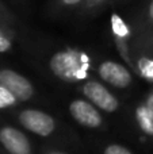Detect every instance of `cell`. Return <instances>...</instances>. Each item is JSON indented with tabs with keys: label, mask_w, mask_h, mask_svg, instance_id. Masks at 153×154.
I'll return each instance as SVG.
<instances>
[{
	"label": "cell",
	"mask_w": 153,
	"mask_h": 154,
	"mask_svg": "<svg viewBox=\"0 0 153 154\" xmlns=\"http://www.w3.org/2000/svg\"><path fill=\"white\" fill-rule=\"evenodd\" d=\"M140 70L145 77L153 79V61L152 60H141L140 61Z\"/></svg>",
	"instance_id": "7c38bea8"
},
{
	"label": "cell",
	"mask_w": 153,
	"mask_h": 154,
	"mask_svg": "<svg viewBox=\"0 0 153 154\" xmlns=\"http://www.w3.org/2000/svg\"><path fill=\"white\" fill-rule=\"evenodd\" d=\"M43 154H68V153L61 152V150H46Z\"/></svg>",
	"instance_id": "9a60e30c"
},
{
	"label": "cell",
	"mask_w": 153,
	"mask_h": 154,
	"mask_svg": "<svg viewBox=\"0 0 153 154\" xmlns=\"http://www.w3.org/2000/svg\"><path fill=\"white\" fill-rule=\"evenodd\" d=\"M111 29L113 32L117 35L118 38H125L129 35V27L126 26V23L123 22V19L121 16H118L117 14H114L111 16Z\"/></svg>",
	"instance_id": "9c48e42d"
},
{
	"label": "cell",
	"mask_w": 153,
	"mask_h": 154,
	"mask_svg": "<svg viewBox=\"0 0 153 154\" xmlns=\"http://www.w3.org/2000/svg\"><path fill=\"white\" fill-rule=\"evenodd\" d=\"M149 16H151V19H153V0H152L151 5H149Z\"/></svg>",
	"instance_id": "2e32d148"
},
{
	"label": "cell",
	"mask_w": 153,
	"mask_h": 154,
	"mask_svg": "<svg viewBox=\"0 0 153 154\" xmlns=\"http://www.w3.org/2000/svg\"><path fill=\"white\" fill-rule=\"evenodd\" d=\"M0 85L4 87L16 100L26 101L34 93L33 85L26 77L10 69L0 70Z\"/></svg>",
	"instance_id": "277c9868"
},
{
	"label": "cell",
	"mask_w": 153,
	"mask_h": 154,
	"mask_svg": "<svg viewBox=\"0 0 153 154\" xmlns=\"http://www.w3.org/2000/svg\"><path fill=\"white\" fill-rule=\"evenodd\" d=\"M8 48H10V42H8V41L5 39V38L0 37V51L7 50Z\"/></svg>",
	"instance_id": "4fadbf2b"
},
{
	"label": "cell",
	"mask_w": 153,
	"mask_h": 154,
	"mask_svg": "<svg viewBox=\"0 0 153 154\" xmlns=\"http://www.w3.org/2000/svg\"><path fill=\"white\" fill-rule=\"evenodd\" d=\"M0 145L7 154H34L26 134L12 126L0 127Z\"/></svg>",
	"instance_id": "3957f363"
},
{
	"label": "cell",
	"mask_w": 153,
	"mask_h": 154,
	"mask_svg": "<svg viewBox=\"0 0 153 154\" xmlns=\"http://www.w3.org/2000/svg\"><path fill=\"white\" fill-rule=\"evenodd\" d=\"M89 58L75 50H62L50 60V69L56 76L65 81H79L87 77Z\"/></svg>",
	"instance_id": "6da1fadb"
},
{
	"label": "cell",
	"mask_w": 153,
	"mask_h": 154,
	"mask_svg": "<svg viewBox=\"0 0 153 154\" xmlns=\"http://www.w3.org/2000/svg\"><path fill=\"white\" fill-rule=\"evenodd\" d=\"M102 154H134L129 147L123 146L121 143H110L103 149Z\"/></svg>",
	"instance_id": "8fae6325"
},
{
	"label": "cell",
	"mask_w": 153,
	"mask_h": 154,
	"mask_svg": "<svg viewBox=\"0 0 153 154\" xmlns=\"http://www.w3.org/2000/svg\"><path fill=\"white\" fill-rule=\"evenodd\" d=\"M99 75L105 81L118 88H125L132 82V76L123 65L114 61H105L99 66Z\"/></svg>",
	"instance_id": "52a82bcc"
},
{
	"label": "cell",
	"mask_w": 153,
	"mask_h": 154,
	"mask_svg": "<svg viewBox=\"0 0 153 154\" xmlns=\"http://www.w3.org/2000/svg\"><path fill=\"white\" fill-rule=\"evenodd\" d=\"M84 95L88 97L91 104H95L106 112H114L118 109V100L114 95L105 87L96 81H89L83 87Z\"/></svg>",
	"instance_id": "5b68a950"
},
{
	"label": "cell",
	"mask_w": 153,
	"mask_h": 154,
	"mask_svg": "<svg viewBox=\"0 0 153 154\" xmlns=\"http://www.w3.org/2000/svg\"><path fill=\"white\" fill-rule=\"evenodd\" d=\"M69 112L72 118L79 123L88 128H98L102 126V115L89 101L75 100L70 103Z\"/></svg>",
	"instance_id": "8992f818"
},
{
	"label": "cell",
	"mask_w": 153,
	"mask_h": 154,
	"mask_svg": "<svg viewBox=\"0 0 153 154\" xmlns=\"http://www.w3.org/2000/svg\"><path fill=\"white\" fill-rule=\"evenodd\" d=\"M61 2L67 5H75V4H77V3H80L81 0H61Z\"/></svg>",
	"instance_id": "5bb4252c"
},
{
	"label": "cell",
	"mask_w": 153,
	"mask_h": 154,
	"mask_svg": "<svg viewBox=\"0 0 153 154\" xmlns=\"http://www.w3.org/2000/svg\"><path fill=\"white\" fill-rule=\"evenodd\" d=\"M148 107H149V108H151L152 111H153V96L151 97V100H149V103H148Z\"/></svg>",
	"instance_id": "e0dca14e"
},
{
	"label": "cell",
	"mask_w": 153,
	"mask_h": 154,
	"mask_svg": "<svg viewBox=\"0 0 153 154\" xmlns=\"http://www.w3.org/2000/svg\"><path fill=\"white\" fill-rule=\"evenodd\" d=\"M16 101L18 100H16L4 87L0 85V108H8V107L14 106Z\"/></svg>",
	"instance_id": "30bf717a"
},
{
	"label": "cell",
	"mask_w": 153,
	"mask_h": 154,
	"mask_svg": "<svg viewBox=\"0 0 153 154\" xmlns=\"http://www.w3.org/2000/svg\"><path fill=\"white\" fill-rule=\"evenodd\" d=\"M18 120L26 130L38 137H50L56 131V122L49 114L39 109H24L19 114Z\"/></svg>",
	"instance_id": "7a4b0ae2"
},
{
	"label": "cell",
	"mask_w": 153,
	"mask_h": 154,
	"mask_svg": "<svg viewBox=\"0 0 153 154\" xmlns=\"http://www.w3.org/2000/svg\"><path fill=\"white\" fill-rule=\"evenodd\" d=\"M136 119L141 131L149 137H153V111L148 106H138L136 109Z\"/></svg>",
	"instance_id": "ba28073f"
}]
</instances>
